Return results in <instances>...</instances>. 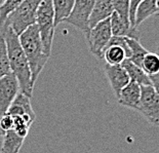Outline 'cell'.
Wrapping results in <instances>:
<instances>
[{"label":"cell","mask_w":159,"mask_h":153,"mask_svg":"<svg viewBox=\"0 0 159 153\" xmlns=\"http://www.w3.org/2000/svg\"><path fill=\"white\" fill-rule=\"evenodd\" d=\"M0 33L4 36L11 71L19 81L20 90L27 97L32 98L35 83L33 82L31 69L20 43L19 36L12 31L11 27L1 28Z\"/></svg>","instance_id":"cell-1"},{"label":"cell","mask_w":159,"mask_h":153,"mask_svg":"<svg viewBox=\"0 0 159 153\" xmlns=\"http://www.w3.org/2000/svg\"><path fill=\"white\" fill-rule=\"evenodd\" d=\"M19 40L28 60L33 82L35 83L47 61L49 60V57H47L43 50L39 30L36 24L29 27L21 35H19Z\"/></svg>","instance_id":"cell-2"},{"label":"cell","mask_w":159,"mask_h":153,"mask_svg":"<svg viewBox=\"0 0 159 153\" xmlns=\"http://www.w3.org/2000/svg\"><path fill=\"white\" fill-rule=\"evenodd\" d=\"M42 0H24L21 5L11 12L1 28L11 27L16 35L36 24V15ZM0 28V29H1Z\"/></svg>","instance_id":"cell-3"},{"label":"cell","mask_w":159,"mask_h":153,"mask_svg":"<svg viewBox=\"0 0 159 153\" xmlns=\"http://www.w3.org/2000/svg\"><path fill=\"white\" fill-rule=\"evenodd\" d=\"M36 26L38 27L44 53L50 58L53 36H55V12L52 0H42L36 15Z\"/></svg>","instance_id":"cell-4"},{"label":"cell","mask_w":159,"mask_h":153,"mask_svg":"<svg viewBox=\"0 0 159 153\" xmlns=\"http://www.w3.org/2000/svg\"><path fill=\"white\" fill-rule=\"evenodd\" d=\"M89 44V52L98 58L99 60H103L104 52L109 43L112 32H111L110 20L103 21L96 25L93 28H90L86 33H84Z\"/></svg>","instance_id":"cell-5"},{"label":"cell","mask_w":159,"mask_h":153,"mask_svg":"<svg viewBox=\"0 0 159 153\" xmlns=\"http://www.w3.org/2000/svg\"><path fill=\"white\" fill-rule=\"evenodd\" d=\"M139 112L152 125L159 127V97L152 86H141Z\"/></svg>","instance_id":"cell-6"},{"label":"cell","mask_w":159,"mask_h":153,"mask_svg":"<svg viewBox=\"0 0 159 153\" xmlns=\"http://www.w3.org/2000/svg\"><path fill=\"white\" fill-rule=\"evenodd\" d=\"M94 0H75L72 12L64 23L75 27L83 33L89 30V16L93 12Z\"/></svg>","instance_id":"cell-7"},{"label":"cell","mask_w":159,"mask_h":153,"mask_svg":"<svg viewBox=\"0 0 159 153\" xmlns=\"http://www.w3.org/2000/svg\"><path fill=\"white\" fill-rule=\"evenodd\" d=\"M20 93L19 81L11 72L0 79V116L7 113Z\"/></svg>","instance_id":"cell-8"},{"label":"cell","mask_w":159,"mask_h":153,"mask_svg":"<svg viewBox=\"0 0 159 153\" xmlns=\"http://www.w3.org/2000/svg\"><path fill=\"white\" fill-rule=\"evenodd\" d=\"M105 74L112 88L114 95L118 99L122 88L129 82L126 71L121 65H105Z\"/></svg>","instance_id":"cell-9"},{"label":"cell","mask_w":159,"mask_h":153,"mask_svg":"<svg viewBox=\"0 0 159 153\" xmlns=\"http://www.w3.org/2000/svg\"><path fill=\"white\" fill-rule=\"evenodd\" d=\"M141 101V86L129 81L125 86L118 97V103L121 106L139 111Z\"/></svg>","instance_id":"cell-10"},{"label":"cell","mask_w":159,"mask_h":153,"mask_svg":"<svg viewBox=\"0 0 159 153\" xmlns=\"http://www.w3.org/2000/svg\"><path fill=\"white\" fill-rule=\"evenodd\" d=\"M114 12L112 0H94L93 12L89 16V29L99 23L110 19Z\"/></svg>","instance_id":"cell-11"},{"label":"cell","mask_w":159,"mask_h":153,"mask_svg":"<svg viewBox=\"0 0 159 153\" xmlns=\"http://www.w3.org/2000/svg\"><path fill=\"white\" fill-rule=\"evenodd\" d=\"M109 20L111 32H112L113 36L127 37V38H134L137 40L140 39V34H139L138 29L133 28L130 25L123 22L116 12H113Z\"/></svg>","instance_id":"cell-12"},{"label":"cell","mask_w":159,"mask_h":153,"mask_svg":"<svg viewBox=\"0 0 159 153\" xmlns=\"http://www.w3.org/2000/svg\"><path fill=\"white\" fill-rule=\"evenodd\" d=\"M121 66L126 71L130 81H133V82L137 83L141 86H151L150 76H148L141 67L137 66L136 64H134L130 60H128V59L124 60L123 63L121 64Z\"/></svg>","instance_id":"cell-13"},{"label":"cell","mask_w":159,"mask_h":153,"mask_svg":"<svg viewBox=\"0 0 159 153\" xmlns=\"http://www.w3.org/2000/svg\"><path fill=\"white\" fill-rule=\"evenodd\" d=\"M158 15L157 6L155 0H143L140 4L138 5L134 13V27L138 29V27L142 23L146 21L150 16Z\"/></svg>","instance_id":"cell-14"},{"label":"cell","mask_w":159,"mask_h":153,"mask_svg":"<svg viewBox=\"0 0 159 153\" xmlns=\"http://www.w3.org/2000/svg\"><path fill=\"white\" fill-rule=\"evenodd\" d=\"M52 3L55 12V27L57 28L69 16L75 0H52Z\"/></svg>","instance_id":"cell-15"},{"label":"cell","mask_w":159,"mask_h":153,"mask_svg":"<svg viewBox=\"0 0 159 153\" xmlns=\"http://www.w3.org/2000/svg\"><path fill=\"white\" fill-rule=\"evenodd\" d=\"M25 140L20 138L13 131H9L3 136L0 153H20Z\"/></svg>","instance_id":"cell-16"},{"label":"cell","mask_w":159,"mask_h":153,"mask_svg":"<svg viewBox=\"0 0 159 153\" xmlns=\"http://www.w3.org/2000/svg\"><path fill=\"white\" fill-rule=\"evenodd\" d=\"M103 59L108 65H121L127 59L126 52L119 45H108L104 52Z\"/></svg>","instance_id":"cell-17"},{"label":"cell","mask_w":159,"mask_h":153,"mask_svg":"<svg viewBox=\"0 0 159 153\" xmlns=\"http://www.w3.org/2000/svg\"><path fill=\"white\" fill-rule=\"evenodd\" d=\"M125 39H126L127 45L129 47L130 52V56L128 60H130L134 64H136L137 66L142 68V62H143L145 56L149 52L142 45L139 40L134 38H127V37H125Z\"/></svg>","instance_id":"cell-18"},{"label":"cell","mask_w":159,"mask_h":153,"mask_svg":"<svg viewBox=\"0 0 159 153\" xmlns=\"http://www.w3.org/2000/svg\"><path fill=\"white\" fill-rule=\"evenodd\" d=\"M142 69L148 76L159 74V56L156 53H148L142 62Z\"/></svg>","instance_id":"cell-19"},{"label":"cell","mask_w":159,"mask_h":153,"mask_svg":"<svg viewBox=\"0 0 159 153\" xmlns=\"http://www.w3.org/2000/svg\"><path fill=\"white\" fill-rule=\"evenodd\" d=\"M11 72V66H9L7 50H6L5 39L3 34L0 33V79Z\"/></svg>","instance_id":"cell-20"},{"label":"cell","mask_w":159,"mask_h":153,"mask_svg":"<svg viewBox=\"0 0 159 153\" xmlns=\"http://www.w3.org/2000/svg\"><path fill=\"white\" fill-rule=\"evenodd\" d=\"M112 3H113L114 12H116L123 22L130 25L129 23L130 0H112Z\"/></svg>","instance_id":"cell-21"},{"label":"cell","mask_w":159,"mask_h":153,"mask_svg":"<svg viewBox=\"0 0 159 153\" xmlns=\"http://www.w3.org/2000/svg\"><path fill=\"white\" fill-rule=\"evenodd\" d=\"M24 0H5L4 3L0 6V28L4 25L6 19L21 5Z\"/></svg>","instance_id":"cell-22"},{"label":"cell","mask_w":159,"mask_h":153,"mask_svg":"<svg viewBox=\"0 0 159 153\" xmlns=\"http://www.w3.org/2000/svg\"><path fill=\"white\" fill-rule=\"evenodd\" d=\"M13 123V117L11 114L6 113L0 116V136L3 137L7 132L12 131Z\"/></svg>","instance_id":"cell-23"},{"label":"cell","mask_w":159,"mask_h":153,"mask_svg":"<svg viewBox=\"0 0 159 153\" xmlns=\"http://www.w3.org/2000/svg\"><path fill=\"white\" fill-rule=\"evenodd\" d=\"M150 80H151V86L154 87L155 91H156L159 97V74L150 76Z\"/></svg>","instance_id":"cell-24"},{"label":"cell","mask_w":159,"mask_h":153,"mask_svg":"<svg viewBox=\"0 0 159 153\" xmlns=\"http://www.w3.org/2000/svg\"><path fill=\"white\" fill-rule=\"evenodd\" d=\"M156 2V6H157V11H158V15H159V0H155Z\"/></svg>","instance_id":"cell-25"},{"label":"cell","mask_w":159,"mask_h":153,"mask_svg":"<svg viewBox=\"0 0 159 153\" xmlns=\"http://www.w3.org/2000/svg\"><path fill=\"white\" fill-rule=\"evenodd\" d=\"M156 53L159 56V41H158L157 45H156Z\"/></svg>","instance_id":"cell-26"},{"label":"cell","mask_w":159,"mask_h":153,"mask_svg":"<svg viewBox=\"0 0 159 153\" xmlns=\"http://www.w3.org/2000/svg\"><path fill=\"white\" fill-rule=\"evenodd\" d=\"M4 1H5V0H0V6H1L3 3H4Z\"/></svg>","instance_id":"cell-27"}]
</instances>
